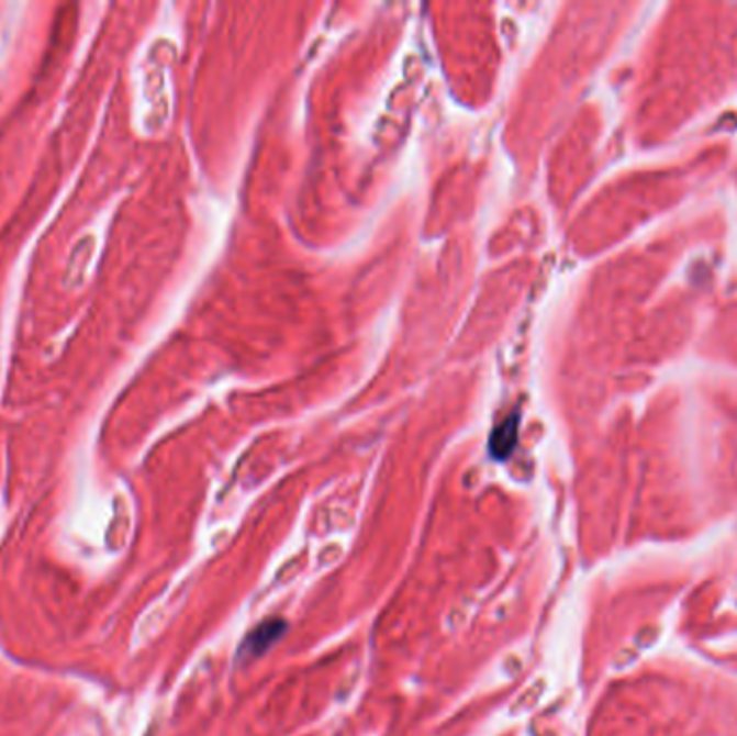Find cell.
<instances>
[{
    "label": "cell",
    "mask_w": 737,
    "mask_h": 736,
    "mask_svg": "<svg viewBox=\"0 0 737 736\" xmlns=\"http://www.w3.org/2000/svg\"><path fill=\"white\" fill-rule=\"evenodd\" d=\"M515 438H517V420L511 417V420H505L499 428L494 430L492 438H490V451L494 458L503 460L507 458L515 445Z\"/></svg>",
    "instance_id": "2"
},
{
    "label": "cell",
    "mask_w": 737,
    "mask_h": 736,
    "mask_svg": "<svg viewBox=\"0 0 737 736\" xmlns=\"http://www.w3.org/2000/svg\"><path fill=\"white\" fill-rule=\"evenodd\" d=\"M284 633L283 620H268L259 624L242 644L244 657H259L264 655L281 635Z\"/></svg>",
    "instance_id": "1"
}]
</instances>
